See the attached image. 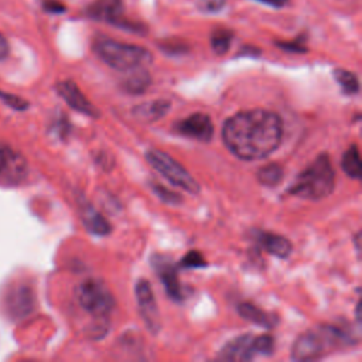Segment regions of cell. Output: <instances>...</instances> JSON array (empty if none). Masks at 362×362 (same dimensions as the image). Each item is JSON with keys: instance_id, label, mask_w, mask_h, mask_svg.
Here are the masks:
<instances>
[{"instance_id": "cell-6", "label": "cell", "mask_w": 362, "mask_h": 362, "mask_svg": "<svg viewBox=\"0 0 362 362\" xmlns=\"http://www.w3.org/2000/svg\"><path fill=\"white\" fill-rule=\"evenodd\" d=\"M274 351V338L264 334L255 337L245 334L223 345L218 358L223 361H252L256 356H269Z\"/></svg>"}, {"instance_id": "cell-9", "label": "cell", "mask_w": 362, "mask_h": 362, "mask_svg": "<svg viewBox=\"0 0 362 362\" xmlns=\"http://www.w3.org/2000/svg\"><path fill=\"white\" fill-rule=\"evenodd\" d=\"M28 173V164L23 154L10 144L0 141V182L16 185L21 182Z\"/></svg>"}, {"instance_id": "cell-14", "label": "cell", "mask_w": 362, "mask_h": 362, "mask_svg": "<svg viewBox=\"0 0 362 362\" xmlns=\"http://www.w3.org/2000/svg\"><path fill=\"white\" fill-rule=\"evenodd\" d=\"M34 293L30 286L20 284L17 286L7 298V308L11 317L23 318L34 310Z\"/></svg>"}, {"instance_id": "cell-19", "label": "cell", "mask_w": 362, "mask_h": 362, "mask_svg": "<svg viewBox=\"0 0 362 362\" xmlns=\"http://www.w3.org/2000/svg\"><path fill=\"white\" fill-rule=\"evenodd\" d=\"M151 83V76L148 71L141 68H136L130 71V75L126 76L122 82V89L130 95H141L147 90Z\"/></svg>"}, {"instance_id": "cell-10", "label": "cell", "mask_w": 362, "mask_h": 362, "mask_svg": "<svg viewBox=\"0 0 362 362\" xmlns=\"http://www.w3.org/2000/svg\"><path fill=\"white\" fill-rule=\"evenodd\" d=\"M151 266L157 277H160L167 296L177 303L182 301L187 294L184 293L178 279V266L173 262V259L165 255H154L151 257Z\"/></svg>"}, {"instance_id": "cell-1", "label": "cell", "mask_w": 362, "mask_h": 362, "mask_svg": "<svg viewBox=\"0 0 362 362\" xmlns=\"http://www.w3.org/2000/svg\"><path fill=\"white\" fill-rule=\"evenodd\" d=\"M283 122L274 112L252 109L238 112L225 120L222 139L228 150L240 160L270 156L281 143Z\"/></svg>"}, {"instance_id": "cell-29", "label": "cell", "mask_w": 362, "mask_h": 362, "mask_svg": "<svg viewBox=\"0 0 362 362\" xmlns=\"http://www.w3.org/2000/svg\"><path fill=\"white\" fill-rule=\"evenodd\" d=\"M8 51H10L8 42H7L6 37L0 33V61L4 59V58L8 55Z\"/></svg>"}, {"instance_id": "cell-5", "label": "cell", "mask_w": 362, "mask_h": 362, "mask_svg": "<svg viewBox=\"0 0 362 362\" xmlns=\"http://www.w3.org/2000/svg\"><path fill=\"white\" fill-rule=\"evenodd\" d=\"M79 305L98 320H106L115 308V298L100 279H86L75 288Z\"/></svg>"}, {"instance_id": "cell-2", "label": "cell", "mask_w": 362, "mask_h": 362, "mask_svg": "<svg viewBox=\"0 0 362 362\" xmlns=\"http://www.w3.org/2000/svg\"><path fill=\"white\" fill-rule=\"evenodd\" d=\"M358 342L352 332L337 325H320L303 332L293 344V361H314L329 352L355 345Z\"/></svg>"}, {"instance_id": "cell-30", "label": "cell", "mask_w": 362, "mask_h": 362, "mask_svg": "<svg viewBox=\"0 0 362 362\" xmlns=\"http://www.w3.org/2000/svg\"><path fill=\"white\" fill-rule=\"evenodd\" d=\"M44 7H45L48 11H51V13H62V11L65 10V7H64L62 4H59V3H57V1H47V3L44 4Z\"/></svg>"}, {"instance_id": "cell-31", "label": "cell", "mask_w": 362, "mask_h": 362, "mask_svg": "<svg viewBox=\"0 0 362 362\" xmlns=\"http://www.w3.org/2000/svg\"><path fill=\"white\" fill-rule=\"evenodd\" d=\"M259 3H263L266 6H270V7H276V8H280V7H284L288 0H256Z\"/></svg>"}, {"instance_id": "cell-16", "label": "cell", "mask_w": 362, "mask_h": 362, "mask_svg": "<svg viewBox=\"0 0 362 362\" xmlns=\"http://www.w3.org/2000/svg\"><path fill=\"white\" fill-rule=\"evenodd\" d=\"M256 240L267 253L279 259H286L293 252V243L281 235H276L272 232H257Z\"/></svg>"}, {"instance_id": "cell-23", "label": "cell", "mask_w": 362, "mask_h": 362, "mask_svg": "<svg viewBox=\"0 0 362 362\" xmlns=\"http://www.w3.org/2000/svg\"><path fill=\"white\" fill-rule=\"evenodd\" d=\"M232 38H233V34L232 31L229 30H225V28H219V30H215L211 35V47H212V51L218 55H223L228 52L230 44H232Z\"/></svg>"}, {"instance_id": "cell-28", "label": "cell", "mask_w": 362, "mask_h": 362, "mask_svg": "<svg viewBox=\"0 0 362 362\" xmlns=\"http://www.w3.org/2000/svg\"><path fill=\"white\" fill-rule=\"evenodd\" d=\"M161 47V49L164 51V52H167V54H181V52H184V51H187V47H184L182 44H173V42H168V44H161L160 45Z\"/></svg>"}, {"instance_id": "cell-18", "label": "cell", "mask_w": 362, "mask_h": 362, "mask_svg": "<svg viewBox=\"0 0 362 362\" xmlns=\"http://www.w3.org/2000/svg\"><path fill=\"white\" fill-rule=\"evenodd\" d=\"M236 310L242 318H245L253 324L262 325L267 329H272L279 322L276 315L260 310L259 307H256L252 303H240V304H238Z\"/></svg>"}, {"instance_id": "cell-11", "label": "cell", "mask_w": 362, "mask_h": 362, "mask_svg": "<svg viewBox=\"0 0 362 362\" xmlns=\"http://www.w3.org/2000/svg\"><path fill=\"white\" fill-rule=\"evenodd\" d=\"M175 130L185 137L195 139L199 141H209L214 136V124L208 115L192 113L188 117L177 122Z\"/></svg>"}, {"instance_id": "cell-8", "label": "cell", "mask_w": 362, "mask_h": 362, "mask_svg": "<svg viewBox=\"0 0 362 362\" xmlns=\"http://www.w3.org/2000/svg\"><path fill=\"white\" fill-rule=\"evenodd\" d=\"M134 296L137 301L139 314L146 328L154 335L158 334V331L161 329V320H160V311H158L150 283L144 279L137 280L134 286Z\"/></svg>"}, {"instance_id": "cell-22", "label": "cell", "mask_w": 362, "mask_h": 362, "mask_svg": "<svg viewBox=\"0 0 362 362\" xmlns=\"http://www.w3.org/2000/svg\"><path fill=\"white\" fill-rule=\"evenodd\" d=\"M334 78L344 93L356 95L359 92V81L354 72L342 68H337L334 69Z\"/></svg>"}, {"instance_id": "cell-13", "label": "cell", "mask_w": 362, "mask_h": 362, "mask_svg": "<svg viewBox=\"0 0 362 362\" xmlns=\"http://www.w3.org/2000/svg\"><path fill=\"white\" fill-rule=\"evenodd\" d=\"M123 0H93L86 8V16L92 20L117 25L123 18Z\"/></svg>"}, {"instance_id": "cell-20", "label": "cell", "mask_w": 362, "mask_h": 362, "mask_svg": "<svg viewBox=\"0 0 362 362\" xmlns=\"http://www.w3.org/2000/svg\"><path fill=\"white\" fill-rule=\"evenodd\" d=\"M341 167L344 173L354 178V180H361L362 175V165H361V156L356 144H352L342 156Z\"/></svg>"}, {"instance_id": "cell-15", "label": "cell", "mask_w": 362, "mask_h": 362, "mask_svg": "<svg viewBox=\"0 0 362 362\" xmlns=\"http://www.w3.org/2000/svg\"><path fill=\"white\" fill-rule=\"evenodd\" d=\"M79 214L82 223L90 232L96 236H107L112 232V225L109 221L89 202L81 201L79 202Z\"/></svg>"}, {"instance_id": "cell-12", "label": "cell", "mask_w": 362, "mask_h": 362, "mask_svg": "<svg viewBox=\"0 0 362 362\" xmlns=\"http://www.w3.org/2000/svg\"><path fill=\"white\" fill-rule=\"evenodd\" d=\"M57 92L74 110L90 117H99V110L86 99V96L81 92L74 81L66 79L58 82Z\"/></svg>"}, {"instance_id": "cell-21", "label": "cell", "mask_w": 362, "mask_h": 362, "mask_svg": "<svg viewBox=\"0 0 362 362\" xmlns=\"http://www.w3.org/2000/svg\"><path fill=\"white\" fill-rule=\"evenodd\" d=\"M283 167L277 163H269L259 168L257 180L264 187H276L283 180Z\"/></svg>"}, {"instance_id": "cell-27", "label": "cell", "mask_w": 362, "mask_h": 362, "mask_svg": "<svg viewBox=\"0 0 362 362\" xmlns=\"http://www.w3.org/2000/svg\"><path fill=\"white\" fill-rule=\"evenodd\" d=\"M276 45L286 51V52H294V54H304L307 52V47L303 45L300 41H290V42H286V41H281V42H276Z\"/></svg>"}, {"instance_id": "cell-26", "label": "cell", "mask_w": 362, "mask_h": 362, "mask_svg": "<svg viewBox=\"0 0 362 362\" xmlns=\"http://www.w3.org/2000/svg\"><path fill=\"white\" fill-rule=\"evenodd\" d=\"M197 6L201 11L216 13L223 8L225 0H197Z\"/></svg>"}, {"instance_id": "cell-3", "label": "cell", "mask_w": 362, "mask_h": 362, "mask_svg": "<svg viewBox=\"0 0 362 362\" xmlns=\"http://www.w3.org/2000/svg\"><path fill=\"white\" fill-rule=\"evenodd\" d=\"M335 184V174L328 154H320L315 160L304 168L287 192L301 199L318 201L328 197Z\"/></svg>"}, {"instance_id": "cell-7", "label": "cell", "mask_w": 362, "mask_h": 362, "mask_svg": "<svg viewBox=\"0 0 362 362\" xmlns=\"http://www.w3.org/2000/svg\"><path fill=\"white\" fill-rule=\"evenodd\" d=\"M146 160L153 168H156L173 185L180 187L189 194L199 192L201 187H199L198 181L185 170L184 165H181L177 160H174L167 153L151 148L146 153Z\"/></svg>"}, {"instance_id": "cell-17", "label": "cell", "mask_w": 362, "mask_h": 362, "mask_svg": "<svg viewBox=\"0 0 362 362\" xmlns=\"http://www.w3.org/2000/svg\"><path fill=\"white\" fill-rule=\"evenodd\" d=\"M171 102L165 99H157L146 103H140L132 109V113L134 117H137L141 122H156L165 116V113L170 110Z\"/></svg>"}, {"instance_id": "cell-24", "label": "cell", "mask_w": 362, "mask_h": 362, "mask_svg": "<svg viewBox=\"0 0 362 362\" xmlns=\"http://www.w3.org/2000/svg\"><path fill=\"white\" fill-rule=\"evenodd\" d=\"M177 266L181 269H201L206 266V262L199 252L191 250L181 259V262Z\"/></svg>"}, {"instance_id": "cell-25", "label": "cell", "mask_w": 362, "mask_h": 362, "mask_svg": "<svg viewBox=\"0 0 362 362\" xmlns=\"http://www.w3.org/2000/svg\"><path fill=\"white\" fill-rule=\"evenodd\" d=\"M151 188L154 191V194L164 202L167 204H171V205H177L180 202H182V198L177 194V192H173L170 189H167L165 187H163L161 184H151Z\"/></svg>"}, {"instance_id": "cell-4", "label": "cell", "mask_w": 362, "mask_h": 362, "mask_svg": "<svg viewBox=\"0 0 362 362\" xmlns=\"http://www.w3.org/2000/svg\"><path fill=\"white\" fill-rule=\"evenodd\" d=\"M93 51L113 69L117 71H132L136 68L146 66L151 62V52L140 45L119 42L110 38H99L93 42Z\"/></svg>"}]
</instances>
